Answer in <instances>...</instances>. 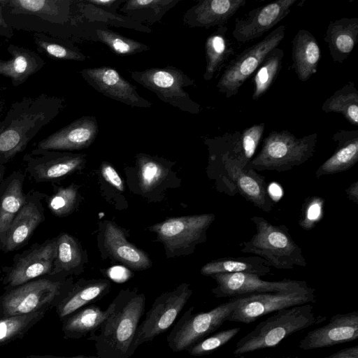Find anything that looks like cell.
Returning a JSON list of instances; mask_svg holds the SVG:
<instances>
[{
    "label": "cell",
    "instance_id": "obj_16",
    "mask_svg": "<svg viewBox=\"0 0 358 358\" xmlns=\"http://www.w3.org/2000/svg\"><path fill=\"white\" fill-rule=\"evenodd\" d=\"M29 178L36 182H55L80 169L85 163L83 155L67 152L32 150L23 157Z\"/></svg>",
    "mask_w": 358,
    "mask_h": 358
},
{
    "label": "cell",
    "instance_id": "obj_32",
    "mask_svg": "<svg viewBox=\"0 0 358 358\" xmlns=\"http://www.w3.org/2000/svg\"><path fill=\"white\" fill-rule=\"evenodd\" d=\"M227 31L228 27L225 25L217 27L206 40V66L203 77L206 81L213 79L236 53L232 42L227 37Z\"/></svg>",
    "mask_w": 358,
    "mask_h": 358
},
{
    "label": "cell",
    "instance_id": "obj_45",
    "mask_svg": "<svg viewBox=\"0 0 358 358\" xmlns=\"http://www.w3.org/2000/svg\"><path fill=\"white\" fill-rule=\"evenodd\" d=\"M322 198L313 197L304 206L301 219L299 222L301 227L309 229L314 225V222L318 221L322 208Z\"/></svg>",
    "mask_w": 358,
    "mask_h": 358
},
{
    "label": "cell",
    "instance_id": "obj_29",
    "mask_svg": "<svg viewBox=\"0 0 358 358\" xmlns=\"http://www.w3.org/2000/svg\"><path fill=\"white\" fill-rule=\"evenodd\" d=\"M115 306L114 299L104 310L96 305H88L67 316L62 320L64 338L79 339L95 334L112 313Z\"/></svg>",
    "mask_w": 358,
    "mask_h": 358
},
{
    "label": "cell",
    "instance_id": "obj_24",
    "mask_svg": "<svg viewBox=\"0 0 358 358\" xmlns=\"http://www.w3.org/2000/svg\"><path fill=\"white\" fill-rule=\"evenodd\" d=\"M7 51L10 57L6 60L0 59V76L10 79L13 87L24 84L45 64L44 59L29 48L10 44Z\"/></svg>",
    "mask_w": 358,
    "mask_h": 358
},
{
    "label": "cell",
    "instance_id": "obj_20",
    "mask_svg": "<svg viewBox=\"0 0 358 358\" xmlns=\"http://www.w3.org/2000/svg\"><path fill=\"white\" fill-rule=\"evenodd\" d=\"M357 338L358 312L338 313L327 324L310 331L299 347L303 350H315L351 342Z\"/></svg>",
    "mask_w": 358,
    "mask_h": 358
},
{
    "label": "cell",
    "instance_id": "obj_10",
    "mask_svg": "<svg viewBox=\"0 0 358 358\" xmlns=\"http://www.w3.org/2000/svg\"><path fill=\"white\" fill-rule=\"evenodd\" d=\"M285 31L286 26L280 25L231 59L217 83L218 91L227 98L236 96L268 53L280 45L285 38Z\"/></svg>",
    "mask_w": 358,
    "mask_h": 358
},
{
    "label": "cell",
    "instance_id": "obj_33",
    "mask_svg": "<svg viewBox=\"0 0 358 358\" xmlns=\"http://www.w3.org/2000/svg\"><path fill=\"white\" fill-rule=\"evenodd\" d=\"M271 271L266 262L258 256L223 257L212 260L201 268L203 275L211 276L217 273H247L266 275Z\"/></svg>",
    "mask_w": 358,
    "mask_h": 358
},
{
    "label": "cell",
    "instance_id": "obj_19",
    "mask_svg": "<svg viewBox=\"0 0 358 358\" xmlns=\"http://www.w3.org/2000/svg\"><path fill=\"white\" fill-rule=\"evenodd\" d=\"M99 127L93 116H83L38 141L36 151H73L90 146L98 135Z\"/></svg>",
    "mask_w": 358,
    "mask_h": 358
},
{
    "label": "cell",
    "instance_id": "obj_7",
    "mask_svg": "<svg viewBox=\"0 0 358 358\" xmlns=\"http://www.w3.org/2000/svg\"><path fill=\"white\" fill-rule=\"evenodd\" d=\"M240 135L239 131L228 133L207 141L220 153L226 173L237 192L257 208L268 213L273 208L275 202L268 193L265 178L254 169L244 167L233 155Z\"/></svg>",
    "mask_w": 358,
    "mask_h": 358
},
{
    "label": "cell",
    "instance_id": "obj_49",
    "mask_svg": "<svg viewBox=\"0 0 358 358\" xmlns=\"http://www.w3.org/2000/svg\"><path fill=\"white\" fill-rule=\"evenodd\" d=\"M13 36V29L7 24L3 18L2 7L0 2V36L10 39Z\"/></svg>",
    "mask_w": 358,
    "mask_h": 358
},
{
    "label": "cell",
    "instance_id": "obj_28",
    "mask_svg": "<svg viewBox=\"0 0 358 358\" xmlns=\"http://www.w3.org/2000/svg\"><path fill=\"white\" fill-rule=\"evenodd\" d=\"M324 41L334 62L343 63L358 41V17H341L329 22Z\"/></svg>",
    "mask_w": 358,
    "mask_h": 358
},
{
    "label": "cell",
    "instance_id": "obj_54",
    "mask_svg": "<svg viewBox=\"0 0 358 358\" xmlns=\"http://www.w3.org/2000/svg\"><path fill=\"white\" fill-rule=\"evenodd\" d=\"M3 90V88L0 86V111H2L3 107H4V102L1 97V91Z\"/></svg>",
    "mask_w": 358,
    "mask_h": 358
},
{
    "label": "cell",
    "instance_id": "obj_48",
    "mask_svg": "<svg viewBox=\"0 0 358 358\" xmlns=\"http://www.w3.org/2000/svg\"><path fill=\"white\" fill-rule=\"evenodd\" d=\"M322 358H358V345L344 348Z\"/></svg>",
    "mask_w": 358,
    "mask_h": 358
},
{
    "label": "cell",
    "instance_id": "obj_38",
    "mask_svg": "<svg viewBox=\"0 0 358 358\" xmlns=\"http://www.w3.org/2000/svg\"><path fill=\"white\" fill-rule=\"evenodd\" d=\"M48 311L17 315L0 319V345H3L24 335L41 321Z\"/></svg>",
    "mask_w": 358,
    "mask_h": 358
},
{
    "label": "cell",
    "instance_id": "obj_27",
    "mask_svg": "<svg viewBox=\"0 0 358 358\" xmlns=\"http://www.w3.org/2000/svg\"><path fill=\"white\" fill-rule=\"evenodd\" d=\"M24 181V174L16 171L0 185V249L10 224L27 201Z\"/></svg>",
    "mask_w": 358,
    "mask_h": 358
},
{
    "label": "cell",
    "instance_id": "obj_3",
    "mask_svg": "<svg viewBox=\"0 0 358 358\" xmlns=\"http://www.w3.org/2000/svg\"><path fill=\"white\" fill-rule=\"evenodd\" d=\"M320 322L311 303L276 311L259 322L236 343L234 355L274 348L292 334Z\"/></svg>",
    "mask_w": 358,
    "mask_h": 358
},
{
    "label": "cell",
    "instance_id": "obj_6",
    "mask_svg": "<svg viewBox=\"0 0 358 358\" xmlns=\"http://www.w3.org/2000/svg\"><path fill=\"white\" fill-rule=\"evenodd\" d=\"M71 287L61 275H45L5 290L0 295V319L55 308Z\"/></svg>",
    "mask_w": 358,
    "mask_h": 358
},
{
    "label": "cell",
    "instance_id": "obj_39",
    "mask_svg": "<svg viewBox=\"0 0 358 358\" xmlns=\"http://www.w3.org/2000/svg\"><path fill=\"white\" fill-rule=\"evenodd\" d=\"M81 263V252L76 240L66 233L57 237V255L51 275L74 270Z\"/></svg>",
    "mask_w": 358,
    "mask_h": 358
},
{
    "label": "cell",
    "instance_id": "obj_52",
    "mask_svg": "<svg viewBox=\"0 0 358 358\" xmlns=\"http://www.w3.org/2000/svg\"><path fill=\"white\" fill-rule=\"evenodd\" d=\"M22 358H99L97 356H85V355H79L74 357H58V356H52V355H28Z\"/></svg>",
    "mask_w": 358,
    "mask_h": 358
},
{
    "label": "cell",
    "instance_id": "obj_17",
    "mask_svg": "<svg viewBox=\"0 0 358 358\" xmlns=\"http://www.w3.org/2000/svg\"><path fill=\"white\" fill-rule=\"evenodd\" d=\"M297 0H277L250 10L235 20L231 34L239 43L262 36L291 12Z\"/></svg>",
    "mask_w": 358,
    "mask_h": 358
},
{
    "label": "cell",
    "instance_id": "obj_30",
    "mask_svg": "<svg viewBox=\"0 0 358 358\" xmlns=\"http://www.w3.org/2000/svg\"><path fill=\"white\" fill-rule=\"evenodd\" d=\"M110 286L109 282L105 280L85 281L71 285L55 307L59 318L62 320L80 308L99 300L108 292Z\"/></svg>",
    "mask_w": 358,
    "mask_h": 358
},
{
    "label": "cell",
    "instance_id": "obj_31",
    "mask_svg": "<svg viewBox=\"0 0 358 358\" xmlns=\"http://www.w3.org/2000/svg\"><path fill=\"white\" fill-rule=\"evenodd\" d=\"M104 245L117 261L136 270H144L150 266L148 255L128 242L122 231L108 222L104 229Z\"/></svg>",
    "mask_w": 358,
    "mask_h": 358
},
{
    "label": "cell",
    "instance_id": "obj_25",
    "mask_svg": "<svg viewBox=\"0 0 358 358\" xmlns=\"http://www.w3.org/2000/svg\"><path fill=\"white\" fill-rule=\"evenodd\" d=\"M332 139L337 146L332 155L317 169V178L348 171L358 162V129L338 130Z\"/></svg>",
    "mask_w": 358,
    "mask_h": 358
},
{
    "label": "cell",
    "instance_id": "obj_55",
    "mask_svg": "<svg viewBox=\"0 0 358 358\" xmlns=\"http://www.w3.org/2000/svg\"><path fill=\"white\" fill-rule=\"evenodd\" d=\"M1 271H0V275H1Z\"/></svg>",
    "mask_w": 358,
    "mask_h": 358
},
{
    "label": "cell",
    "instance_id": "obj_13",
    "mask_svg": "<svg viewBox=\"0 0 358 358\" xmlns=\"http://www.w3.org/2000/svg\"><path fill=\"white\" fill-rule=\"evenodd\" d=\"M57 255V238L31 245L13 258L9 267L3 268L2 283L5 290L32 280L51 275Z\"/></svg>",
    "mask_w": 358,
    "mask_h": 358
},
{
    "label": "cell",
    "instance_id": "obj_2",
    "mask_svg": "<svg viewBox=\"0 0 358 358\" xmlns=\"http://www.w3.org/2000/svg\"><path fill=\"white\" fill-rule=\"evenodd\" d=\"M115 300V308L99 334L90 335L88 340L94 341L99 358H131L132 345L145 313V297L143 294L122 290Z\"/></svg>",
    "mask_w": 358,
    "mask_h": 358
},
{
    "label": "cell",
    "instance_id": "obj_12",
    "mask_svg": "<svg viewBox=\"0 0 358 358\" xmlns=\"http://www.w3.org/2000/svg\"><path fill=\"white\" fill-rule=\"evenodd\" d=\"M192 294L189 285L185 283L172 291L163 293L155 300L138 327L131 348L134 354L141 345L151 342L171 327Z\"/></svg>",
    "mask_w": 358,
    "mask_h": 358
},
{
    "label": "cell",
    "instance_id": "obj_50",
    "mask_svg": "<svg viewBox=\"0 0 358 358\" xmlns=\"http://www.w3.org/2000/svg\"><path fill=\"white\" fill-rule=\"evenodd\" d=\"M345 194L347 198L354 202L355 204L358 203V181L352 183L346 189Z\"/></svg>",
    "mask_w": 358,
    "mask_h": 358
},
{
    "label": "cell",
    "instance_id": "obj_15",
    "mask_svg": "<svg viewBox=\"0 0 358 358\" xmlns=\"http://www.w3.org/2000/svg\"><path fill=\"white\" fill-rule=\"evenodd\" d=\"M217 286L212 289L218 298L239 297L245 295L273 293L303 289L309 287L303 280L283 279L266 281L260 276L247 273H217L210 276Z\"/></svg>",
    "mask_w": 358,
    "mask_h": 358
},
{
    "label": "cell",
    "instance_id": "obj_5",
    "mask_svg": "<svg viewBox=\"0 0 358 358\" xmlns=\"http://www.w3.org/2000/svg\"><path fill=\"white\" fill-rule=\"evenodd\" d=\"M317 141V133L297 138L286 129L273 130L263 139L260 151L248 166L257 171H289L313 157Z\"/></svg>",
    "mask_w": 358,
    "mask_h": 358
},
{
    "label": "cell",
    "instance_id": "obj_21",
    "mask_svg": "<svg viewBox=\"0 0 358 358\" xmlns=\"http://www.w3.org/2000/svg\"><path fill=\"white\" fill-rule=\"evenodd\" d=\"M42 196L38 192L27 194V199L10 224L3 238L1 250L12 252L29 241L39 224L44 220Z\"/></svg>",
    "mask_w": 358,
    "mask_h": 358
},
{
    "label": "cell",
    "instance_id": "obj_43",
    "mask_svg": "<svg viewBox=\"0 0 358 358\" xmlns=\"http://www.w3.org/2000/svg\"><path fill=\"white\" fill-rule=\"evenodd\" d=\"M139 185L143 192L152 190L165 176L164 167L157 160L145 155L138 158Z\"/></svg>",
    "mask_w": 358,
    "mask_h": 358
},
{
    "label": "cell",
    "instance_id": "obj_1",
    "mask_svg": "<svg viewBox=\"0 0 358 358\" xmlns=\"http://www.w3.org/2000/svg\"><path fill=\"white\" fill-rule=\"evenodd\" d=\"M64 100L42 93L11 103L0 121V169L6 166L62 110Z\"/></svg>",
    "mask_w": 358,
    "mask_h": 358
},
{
    "label": "cell",
    "instance_id": "obj_44",
    "mask_svg": "<svg viewBox=\"0 0 358 358\" xmlns=\"http://www.w3.org/2000/svg\"><path fill=\"white\" fill-rule=\"evenodd\" d=\"M240 327L220 331L195 343L186 351L192 356H203L212 353L229 342L239 331Z\"/></svg>",
    "mask_w": 358,
    "mask_h": 358
},
{
    "label": "cell",
    "instance_id": "obj_22",
    "mask_svg": "<svg viewBox=\"0 0 358 358\" xmlns=\"http://www.w3.org/2000/svg\"><path fill=\"white\" fill-rule=\"evenodd\" d=\"M2 11L64 27L71 20L70 0H0Z\"/></svg>",
    "mask_w": 358,
    "mask_h": 358
},
{
    "label": "cell",
    "instance_id": "obj_36",
    "mask_svg": "<svg viewBox=\"0 0 358 358\" xmlns=\"http://www.w3.org/2000/svg\"><path fill=\"white\" fill-rule=\"evenodd\" d=\"M178 2L177 0H130L120 10L135 22L155 23L159 22Z\"/></svg>",
    "mask_w": 358,
    "mask_h": 358
},
{
    "label": "cell",
    "instance_id": "obj_14",
    "mask_svg": "<svg viewBox=\"0 0 358 358\" xmlns=\"http://www.w3.org/2000/svg\"><path fill=\"white\" fill-rule=\"evenodd\" d=\"M215 217L208 213L170 218L152 226V229L166 248L173 252L205 241Z\"/></svg>",
    "mask_w": 358,
    "mask_h": 358
},
{
    "label": "cell",
    "instance_id": "obj_8",
    "mask_svg": "<svg viewBox=\"0 0 358 358\" xmlns=\"http://www.w3.org/2000/svg\"><path fill=\"white\" fill-rule=\"evenodd\" d=\"M131 76L143 87L154 92L161 101L186 113H200L201 106L184 90L194 85L195 82L180 69L174 66L152 67L142 71H132Z\"/></svg>",
    "mask_w": 358,
    "mask_h": 358
},
{
    "label": "cell",
    "instance_id": "obj_40",
    "mask_svg": "<svg viewBox=\"0 0 358 358\" xmlns=\"http://www.w3.org/2000/svg\"><path fill=\"white\" fill-rule=\"evenodd\" d=\"M98 40L107 45L111 51L120 55H132L147 51L150 48L131 38L111 30L96 29Z\"/></svg>",
    "mask_w": 358,
    "mask_h": 358
},
{
    "label": "cell",
    "instance_id": "obj_42",
    "mask_svg": "<svg viewBox=\"0 0 358 358\" xmlns=\"http://www.w3.org/2000/svg\"><path fill=\"white\" fill-rule=\"evenodd\" d=\"M78 199V187L72 184L68 187H55L47 199L50 210L57 217L69 215L74 209Z\"/></svg>",
    "mask_w": 358,
    "mask_h": 358
},
{
    "label": "cell",
    "instance_id": "obj_46",
    "mask_svg": "<svg viewBox=\"0 0 358 358\" xmlns=\"http://www.w3.org/2000/svg\"><path fill=\"white\" fill-rule=\"evenodd\" d=\"M101 172L103 178L112 186L119 191L124 190V184L120 175L110 164L106 162L103 163Z\"/></svg>",
    "mask_w": 358,
    "mask_h": 358
},
{
    "label": "cell",
    "instance_id": "obj_26",
    "mask_svg": "<svg viewBox=\"0 0 358 358\" xmlns=\"http://www.w3.org/2000/svg\"><path fill=\"white\" fill-rule=\"evenodd\" d=\"M321 50L315 36L301 29L292 41V69L300 81L306 82L317 73Z\"/></svg>",
    "mask_w": 358,
    "mask_h": 358
},
{
    "label": "cell",
    "instance_id": "obj_56",
    "mask_svg": "<svg viewBox=\"0 0 358 358\" xmlns=\"http://www.w3.org/2000/svg\"><path fill=\"white\" fill-rule=\"evenodd\" d=\"M267 358H270V357H267Z\"/></svg>",
    "mask_w": 358,
    "mask_h": 358
},
{
    "label": "cell",
    "instance_id": "obj_11",
    "mask_svg": "<svg viewBox=\"0 0 358 358\" xmlns=\"http://www.w3.org/2000/svg\"><path fill=\"white\" fill-rule=\"evenodd\" d=\"M237 306L227 321L250 324L259 317L295 306L315 303V289L311 287L303 289L255 294L239 296Z\"/></svg>",
    "mask_w": 358,
    "mask_h": 358
},
{
    "label": "cell",
    "instance_id": "obj_34",
    "mask_svg": "<svg viewBox=\"0 0 358 358\" xmlns=\"http://www.w3.org/2000/svg\"><path fill=\"white\" fill-rule=\"evenodd\" d=\"M324 113H338L352 125L358 126V90L353 81L345 83L322 105Z\"/></svg>",
    "mask_w": 358,
    "mask_h": 358
},
{
    "label": "cell",
    "instance_id": "obj_41",
    "mask_svg": "<svg viewBox=\"0 0 358 358\" xmlns=\"http://www.w3.org/2000/svg\"><path fill=\"white\" fill-rule=\"evenodd\" d=\"M265 129V123L255 124L245 128L240 135L235 157L244 167L248 166L259 144Z\"/></svg>",
    "mask_w": 358,
    "mask_h": 358
},
{
    "label": "cell",
    "instance_id": "obj_4",
    "mask_svg": "<svg viewBox=\"0 0 358 358\" xmlns=\"http://www.w3.org/2000/svg\"><path fill=\"white\" fill-rule=\"evenodd\" d=\"M251 221L256 232L250 240L240 244L242 252L255 255L277 269L307 265L302 249L294 241L286 225L272 224L260 216H253Z\"/></svg>",
    "mask_w": 358,
    "mask_h": 358
},
{
    "label": "cell",
    "instance_id": "obj_51",
    "mask_svg": "<svg viewBox=\"0 0 358 358\" xmlns=\"http://www.w3.org/2000/svg\"><path fill=\"white\" fill-rule=\"evenodd\" d=\"M87 3H90L92 5L103 6V7H111L115 3H119L122 1L117 0H86Z\"/></svg>",
    "mask_w": 358,
    "mask_h": 358
},
{
    "label": "cell",
    "instance_id": "obj_18",
    "mask_svg": "<svg viewBox=\"0 0 358 358\" xmlns=\"http://www.w3.org/2000/svg\"><path fill=\"white\" fill-rule=\"evenodd\" d=\"M80 73L96 91L113 100L133 107L150 108L152 105L141 96L136 87L111 67L87 68Z\"/></svg>",
    "mask_w": 358,
    "mask_h": 358
},
{
    "label": "cell",
    "instance_id": "obj_35",
    "mask_svg": "<svg viewBox=\"0 0 358 358\" xmlns=\"http://www.w3.org/2000/svg\"><path fill=\"white\" fill-rule=\"evenodd\" d=\"M284 51L278 47L270 51L255 71L252 99L263 96L275 81L282 69Z\"/></svg>",
    "mask_w": 358,
    "mask_h": 358
},
{
    "label": "cell",
    "instance_id": "obj_23",
    "mask_svg": "<svg viewBox=\"0 0 358 358\" xmlns=\"http://www.w3.org/2000/svg\"><path fill=\"white\" fill-rule=\"evenodd\" d=\"M247 0H203L183 15L185 24L192 28L210 29L224 25Z\"/></svg>",
    "mask_w": 358,
    "mask_h": 358
},
{
    "label": "cell",
    "instance_id": "obj_47",
    "mask_svg": "<svg viewBox=\"0 0 358 358\" xmlns=\"http://www.w3.org/2000/svg\"><path fill=\"white\" fill-rule=\"evenodd\" d=\"M109 278L116 282H124L131 276V272L125 267L115 266L108 271Z\"/></svg>",
    "mask_w": 358,
    "mask_h": 358
},
{
    "label": "cell",
    "instance_id": "obj_37",
    "mask_svg": "<svg viewBox=\"0 0 358 358\" xmlns=\"http://www.w3.org/2000/svg\"><path fill=\"white\" fill-rule=\"evenodd\" d=\"M34 45L38 52L62 60L83 62L85 56L71 43L62 38L34 32Z\"/></svg>",
    "mask_w": 358,
    "mask_h": 358
},
{
    "label": "cell",
    "instance_id": "obj_9",
    "mask_svg": "<svg viewBox=\"0 0 358 358\" xmlns=\"http://www.w3.org/2000/svg\"><path fill=\"white\" fill-rule=\"evenodd\" d=\"M239 301L234 297L207 312L186 310L167 336L169 348L174 352L186 351L191 346L219 329L227 321Z\"/></svg>",
    "mask_w": 358,
    "mask_h": 358
},
{
    "label": "cell",
    "instance_id": "obj_53",
    "mask_svg": "<svg viewBox=\"0 0 358 358\" xmlns=\"http://www.w3.org/2000/svg\"><path fill=\"white\" fill-rule=\"evenodd\" d=\"M6 166L2 167L0 169V185L2 181L4 180V175L6 173Z\"/></svg>",
    "mask_w": 358,
    "mask_h": 358
}]
</instances>
